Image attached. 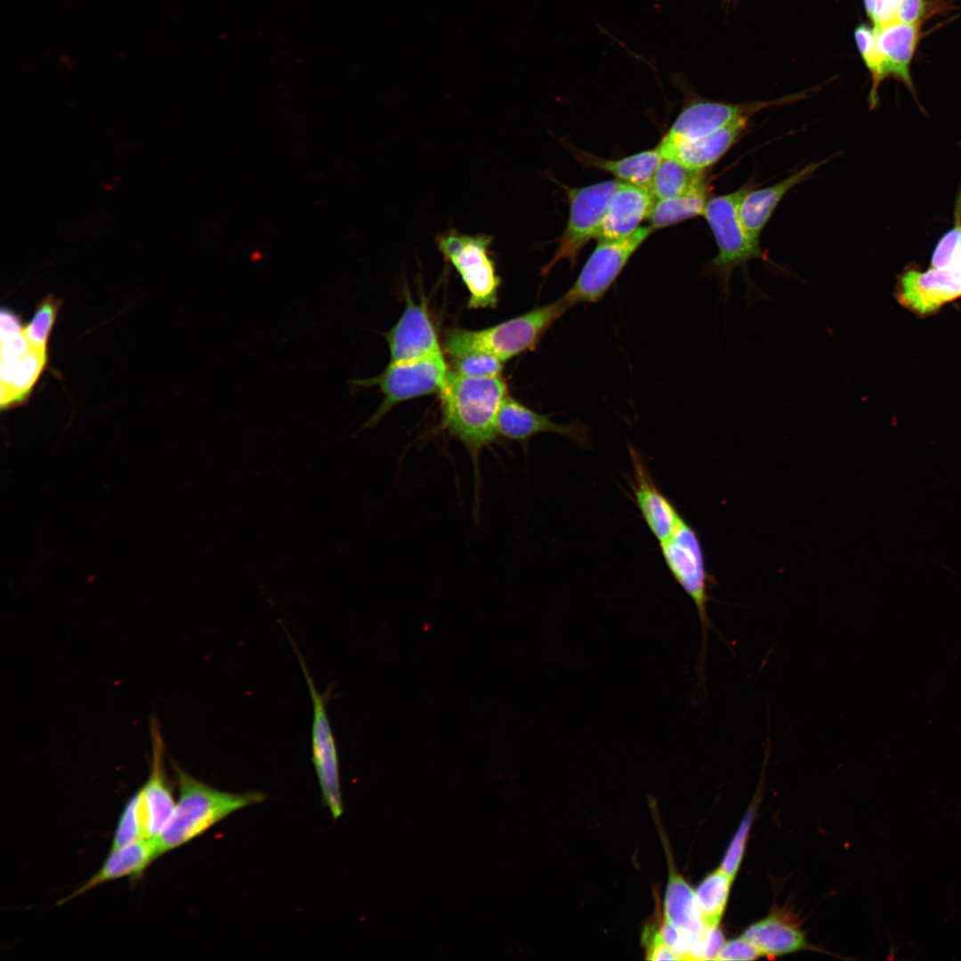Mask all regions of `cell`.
I'll return each instance as SVG.
<instances>
[{
  "instance_id": "1",
  "label": "cell",
  "mask_w": 961,
  "mask_h": 961,
  "mask_svg": "<svg viewBox=\"0 0 961 961\" xmlns=\"http://www.w3.org/2000/svg\"><path fill=\"white\" fill-rule=\"evenodd\" d=\"M440 395L442 427L468 451L480 486L479 458L481 450L497 438V416L507 394L501 376L472 377L449 369Z\"/></svg>"
},
{
  "instance_id": "2",
  "label": "cell",
  "mask_w": 961,
  "mask_h": 961,
  "mask_svg": "<svg viewBox=\"0 0 961 961\" xmlns=\"http://www.w3.org/2000/svg\"><path fill=\"white\" fill-rule=\"evenodd\" d=\"M753 188L754 185L746 184L733 192L710 198L703 212L718 248L717 254L707 263L705 273L717 280L720 301L727 303L732 274L736 268H740L749 306L764 295L751 279L748 262L760 259L775 265L763 251L760 243L749 238L739 219V204Z\"/></svg>"
},
{
  "instance_id": "3",
  "label": "cell",
  "mask_w": 961,
  "mask_h": 961,
  "mask_svg": "<svg viewBox=\"0 0 961 961\" xmlns=\"http://www.w3.org/2000/svg\"><path fill=\"white\" fill-rule=\"evenodd\" d=\"M172 764L178 801L169 821L156 837L160 856L201 836L230 814L266 798L258 791L232 793L216 789L192 777L176 763Z\"/></svg>"
},
{
  "instance_id": "4",
  "label": "cell",
  "mask_w": 961,
  "mask_h": 961,
  "mask_svg": "<svg viewBox=\"0 0 961 961\" xmlns=\"http://www.w3.org/2000/svg\"><path fill=\"white\" fill-rule=\"evenodd\" d=\"M570 308L562 296L488 328L455 327L446 334L443 349L449 357L468 350L486 351L505 362L533 350L553 324Z\"/></svg>"
},
{
  "instance_id": "5",
  "label": "cell",
  "mask_w": 961,
  "mask_h": 961,
  "mask_svg": "<svg viewBox=\"0 0 961 961\" xmlns=\"http://www.w3.org/2000/svg\"><path fill=\"white\" fill-rule=\"evenodd\" d=\"M659 547L669 571L692 600L699 615L702 637L698 669L699 678H702L708 632L714 628L708 616L707 605L711 600V587L715 582L707 569L699 536L685 519L682 521L671 537L659 544Z\"/></svg>"
},
{
  "instance_id": "6",
  "label": "cell",
  "mask_w": 961,
  "mask_h": 961,
  "mask_svg": "<svg viewBox=\"0 0 961 961\" xmlns=\"http://www.w3.org/2000/svg\"><path fill=\"white\" fill-rule=\"evenodd\" d=\"M448 374L449 367L440 352L408 361L389 362L376 376L350 380L351 392L376 386L383 394L382 402L361 430L376 425L399 403L440 392Z\"/></svg>"
},
{
  "instance_id": "7",
  "label": "cell",
  "mask_w": 961,
  "mask_h": 961,
  "mask_svg": "<svg viewBox=\"0 0 961 961\" xmlns=\"http://www.w3.org/2000/svg\"><path fill=\"white\" fill-rule=\"evenodd\" d=\"M438 249L452 264L469 292L470 309L495 307L501 284L491 255L492 237L449 229L436 237Z\"/></svg>"
},
{
  "instance_id": "8",
  "label": "cell",
  "mask_w": 961,
  "mask_h": 961,
  "mask_svg": "<svg viewBox=\"0 0 961 961\" xmlns=\"http://www.w3.org/2000/svg\"><path fill=\"white\" fill-rule=\"evenodd\" d=\"M620 184L621 182L615 180L580 188L561 185L569 200V218L556 251L543 267L542 275L548 274L561 260H567L571 268L575 266L582 249L591 239H596L610 198Z\"/></svg>"
},
{
  "instance_id": "9",
  "label": "cell",
  "mask_w": 961,
  "mask_h": 961,
  "mask_svg": "<svg viewBox=\"0 0 961 961\" xmlns=\"http://www.w3.org/2000/svg\"><path fill=\"white\" fill-rule=\"evenodd\" d=\"M816 88L770 101L741 103L710 101L689 93L690 99L658 144L670 146L707 135L740 120H749L762 109L803 100Z\"/></svg>"
},
{
  "instance_id": "10",
  "label": "cell",
  "mask_w": 961,
  "mask_h": 961,
  "mask_svg": "<svg viewBox=\"0 0 961 961\" xmlns=\"http://www.w3.org/2000/svg\"><path fill=\"white\" fill-rule=\"evenodd\" d=\"M653 230L650 226H643L624 238L599 240L563 298L571 307L602 299L630 258Z\"/></svg>"
},
{
  "instance_id": "11",
  "label": "cell",
  "mask_w": 961,
  "mask_h": 961,
  "mask_svg": "<svg viewBox=\"0 0 961 961\" xmlns=\"http://www.w3.org/2000/svg\"><path fill=\"white\" fill-rule=\"evenodd\" d=\"M312 701L311 757L321 796L334 819L343 813L339 764L335 741L327 712L325 698L319 692L301 654L294 646Z\"/></svg>"
},
{
  "instance_id": "12",
  "label": "cell",
  "mask_w": 961,
  "mask_h": 961,
  "mask_svg": "<svg viewBox=\"0 0 961 961\" xmlns=\"http://www.w3.org/2000/svg\"><path fill=\"white\" fill-rule=\"evenodd\" d=\"M894 296L913 313L922 317L934 314L946 303L961 297V271L930 268L920 271L910 268L898 277Z\"/></svg>"
},
{
  "instance_id": "13",
  "label": "cell",
  "mask_w": 961,
  "mask_h": 961,
  "mask_svg": "<svg viewBox=\"0 0 961 961\" xmlns=\"http://www.w3.org/2000/svg\"><path fill=\"white\" fill-rule=\"evenodd\" d=\"M497 433L505 440L527 444L541 433L563 436L581 448L590 447L589 429L578 423L558 424L548 415L537 413L508 394L503 399L497 416Z\"/></svg>"
},
{
  "instance_id": "14",
  "label": "cell",
  "mask_w": 961,
  "mask_h": 961,
  "mask_svg": "<svg viewBox=\"0 0 961 961\" xmlns=\"http://www.w3.org/2000/svg\"><path fill=\"white\" fill-rule=\"evenodd\" d=\"M627 448L633 467L630 484L634 502L658 544L663 543L672 537L684 518L658 488L642 454L629 442Z\"/></svg>"
},
{
  "instance_id": "15",
  "label": "cell",
  "mask_w": 961,
  "mask_h": 961,
  "mask_svg": "<svg viewBox=\"0 0 961 961\" xmlns=\"http://www.w3.org/2000/svg\"><path fill=\"white\" fill-rule=\"evenodd\" d=\"M405 308L395 325L384 334L390 362H401L442 352L424 303L405 292Z\"/></svg>"
},
{
  "instance_id": "16",
  "label": "cell",
  "mask_w": 961,
  "mask_h": 961,
  "mask_svg": "<svg viewBox=\"0 0 961 961\" xmlns=\"http://www.w3.org/2000/svg\"><path fill=\"white\" fill-rule=\"evenodd\" d=\"M151 763L149 777L139 789L146 838H156L175 807L173 789L164 769V742L156 718L150 720Z\"/></svg>"
},
{
  "instance_id": "17",
  "label": "cell",
  "mask_w": 961,
  "mask_h": 961,
  "mask_svg": "<svg viewBox=\"0 0 961 961\" xmlns=\"http://www.w3.org/2000/svg\"><path fill=\"white\" fill-rule=\"evenodd\" d=\"M654 202L649 186L621 182L610 198L596 239L616 240L631 235L649 218Z\"/></svg>"
},
{
  "instance_id": "18",
  "label": "cell",
  "mask_w": 961,
  "mask_h": 961,
  "mask_svg": "<svg viewBox=\"0 0 961 961\" xmlns=\"http://www.w3.org/2000/svg\"><path fill=\"white\" fill-rule=\"evenodd\" d=\"M831 159L811 163L780 182L768 187L750 190L742 198L739 214L749 238L760 243V235L783 197L795 186L808 180L821 166Z\"/></svg>"
},
{
  "instance_id": "19",
  "label": "cell",
  "mask_w": 961,
  "mask_h": 961,
  "mask_svg": "<svg viewBox=\"0 0 961 961\" xmlns=\"http://www.w3.org/2000/svg\"><path fill=\"white\" fill-rule=\"evenodd\" d=\"M159 856L156 838L141 839L118 849L110 850L99 870L59 904L66 903L75 897L113 880L141 877Z\"/></svg>"
},
{
  "instance_id": "20",
  "label": "cell",
  "mask_w": 961,
  "mask_h": 961,
  "mask_svg": "<svg viewBox=\"0 0 961 961\" xmlns=\"http://www.w3.org/2000/svg\"><path fill=\"white\" fill-rule=\"evenodd\" d=\"M748 120H740L707 135L658 147L663 158H672L685 167L705 172L733 146L747 129Z\"/></svg>"
},
{
  "instance_id": "21",
  "label": "cell",
  "mask_w": 961,
  "mask_h": 961,
  "mask_svg": "<svg viewBox=\"0 0 961 961\" xmlns=\"http://www.w3.org/2000/svg\"><path fill=\"white\" fill-rule=\"evenodd\" d=\"M920 23L893 21L876 29L878 47L884 59L888 77L904 84L916 98L910 73L911 63L921 37Z\"/></svg>"
},
{
  "instance_id": "22",
  "label": "cell",
  "mask_w": 961,
  "mask_h": 961,
  "mask_svg": "<svg viewBox=\"0 0 961 961\" xmlns=\"http://www.w3.org/2000/svg\"><path fill=\"white\" fill-rule=\"evenodd\" d=\"M567 148L584 166L610 174L621 182L642 186H649L654 172L663 159L658 146L618 159L602 158L569 143Z\"/></svg>"
},
{
  "instance_id": "23",
  "label": "cell",
  "mask_w": 961,
  "mask_h": 961,
  "mask_svg": "<svg viewBox=\"0 0 961 961\" xmlns=\"http://www.w3.org/2000/svg\"><path fill=\"white\" fill-rule=\"evenodd\" d=\"M669 877L664 900V921L681 932L703 938L707 927L698 908L695 892L673 868L670 860Z\"/></svg>"
},
{
  "instance_id": "24",
  "label": "cell",
  "mask_w": 961,
  "mask_h": 961,
  "mask_svg": "<svg viewBox=\"0 0 961 961\" xmlns=\"http://www.w3.org/2000/svg\"><path fill=\"white\" fill-rule=\"evenodd\" d=\"M47 351L33 347L16 362L1 366V408L23 404L47 363Z\"/></svg>"
},
{
  "instance_id": "25",
  "label": "cell",
  "mask_w": 961,
  "mask_h": 961,
  "mask_svg": "<svg viewBox=\"0 0 961 961\" xmlns=\"http://www.w3.org/2000/svg\"><path fill=\"white\" fill-rule=\"evenodd\" d=\"M743 937L762 955L779 956L805 946L803 933L777 916H771L750 925Z\"/></svg>"
},
{
  "instance_id": "26",
  "label": "cell",
  "mask_w": 961,
  "mask_h": 961,
  "mask_svg": "<svg viewBox=\"0 0 961 961\" xmlns=\"http://www.w3.org/2000/svg\"><path fill=\"white\" fill-rule=\"evenodd\" d=\"M707 177L687 192L671 198L656 199L649 215L650 226L656 230L703 214L708 201Z\"/></svg>"
},
{
  "instance_id": "27",
  "label": "cell",
  "mask_w": 961,
  "mask_h": 961,
  "mask_svg": "<svg viewBox=\"0 0 961 961\" xmlns=\"http://www.w3.org/2000/svg\"><path fill=\"white\" fill-rule=\"evenodd\" d=\"M705 177L704 172L692 171L672 158H663L649 188L656 199L671 198L687 192Z\"/></svg>"
},
{
  "instance_id": "28",
  "label": "cell",
  "mask_w": 961,
  "mask_h": 961,
  "mask_svg": "<svg viewBox=\"0 0 961 961\" xmlns=\"http://www.w3.org/2000/svg\"><path fill=\"white\" fill-rule=\"evenodd\" d=\"M720 868L709 874L698 886L695 896L703 923L709 927L718 926L724 912L732 882Z\"/></svg>"
},
{
  "instance_id": "29",
  "label": "cell",
  "mask_w": 961,
  "mask_h": 961,
  "mask_svg": "<svg viewBox=\"0 0 961 961\" xmlns=\"http://www.w3.org/2000/svg\"><path fill=\"white\" fill-rule=\"evenodd\" d=\"M854 39L861 59L870 73L871 88L868 95L870 108L877 106L878 89L882 82L888 77L886 64L878 47L874 27L860 23L855 28Z\"/></svg>"
},
{
  "instance_id": "30",
  "label": "cell",
  "mask_w": 961,
  "mask_h": 961,
  "mask_svg": "<svg viewBox=\"0 0 961 961\" xmlns=\"http://www.w3.org/2000/svg\"><path fill=\"white\" fill-rule=\"evenodd\" d=\"M450 358V370L465 376H501L504 363L497 355L480 350H468Z\"/></svg>"
},
{
  "instance_id": "31",
  "label": "cell",
  "mask_w": 961,
  "mask_h": 961,
  "mask_svg": "<svg viewBox=\"0 0 961 961\" xmlns=\"http://www.w3.org/2000/svg\"><path fill=\"white\" fill-rule=\"evenodd\" d=\"M61 303L62 301L56 299L53 295H48L39 303L30 323L23 330L31 347L46 351Z\"/></svg>"
},
{
  "instance_id": "32",
  "label": "cell",
  "mask_w": 961,
  "mask_h": 961,
  "mask_svg": "<svg viewBox=\"0 0 961 961\" xmlns=\"http://www.w3.org/2000/svg\"><path fill=\"white\" fill-rule=\"evenodd\" d=\"M146 838L140 790L127 800L117 821L110 850Z\"/></svg>"
},
{
  "instance_id": "33",
  "label": "cell",
  "mask_w": 961,
  "mask_h": 961,
  "mask_svg": "<svg viewBox=\"0 0 961 961\" xmlns=\"http://www.w3.org/2000/svg\"><path fill=\"white\" fill-rule=\"evenodd\" d=\"M931 268L961 271V193L955 210V225L938 241L931 257Z\"/></svg>"
},
{
  "instance_id": "34",
  "label": "cell",
  "mask_w": 961,
  "mask_h": 961,
  "mask_svg": "<svg viewBox=\"0 0 961 961\" xmlns=\"http://www.w3.org/2000/svg\"><path fill=\"white\" fill-rule=\"evenodd\" d=\"M753 813L754 812L750 810L746 814L720 866V868L732 879H734L742 860Z\"/></svg>"
},
{
  "instance_id": "35",
  "label": "cell",
  "mask_w": 961,
  "mask_h": 961,
  "mask_svg": "<svg viewBox=\"0 0 961 961\" xmlns=\"http://www.w3.org/2000/svg\"><path fill=\"white\" fill-rule=\"evenodd\" d=\"M863 4L876 29L898 20L897 0H863Z\"/></svg>"
},
{
  "instance_id": "36",
  "label": "cell",
  "mask_w": 961,
  "mask_h": 961,
  "mask_svg": "<svg viewBox=\"0 0 961 961\" xmlns=\"http://www.w3.org/2000/svg\"><path fill=\"white\" fill-rule=\"evenodd\" d=\"M642 941L649 960H678L674 952L665 943L659 928L647 926L642 934Z\"/></svg>"
},
{
  "instance_id": "37",
  "label": "cell",
  "mask_w": 961,
  "mask_h": 961,
  "mask_svg": "<svg viewBox=\"0 0 961 961\" xmlns=\"http://www.w3.org/2000/svg\"><path fill=\"white\" fill-rule=\"evenodd\" d=\"M761 952L744 937L726 942L716 960H754Z\"/></svg>"
},
{
  "instance_id": "38",
  "label": "cell",
  "mask_w": 961,
  "mask_h": 961,
  "mask_svg": "<svg viewBox=\"0 0 961 961\" xmlns=\"http://www.w3.org/2000/svg\"><path fill=\"white\" fill-rule=\"evenodd\" d=\"M928 0H897L898 20L922 24L931 10Z\"/></svg>"
},
{
  "instance_id": "39",
  "label": "cell",
  "mask_w": 961,
  "mask_h": 961,
  "mask_svg": "<svg viewBox=\"0 0 961 961\" xmlns=\"http://www.w3.org/2000/svg\"><path fill=\"white\" fill-rule=\"evenodd\" d=\"M724 944L723 933L718 926L707 928L702 942V960H716Z\"/></svg>"
},
{
  "instance_id": "40",
  "label": "cell",
  "mask_w": 961,
  "mask_h": 961,
  "mask_svg": "<svg viewBox=\"0 0 961 961\" xmlns=\"http://www.w3.org/2000/svg\"><path fill=\"white\" fill-rule=\"evenodd\" d=\"M725 1H726L727 3H730V2H731V1H734V0H725Z\"/></svg>"
}]
</instances>
